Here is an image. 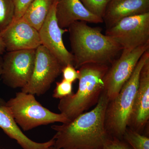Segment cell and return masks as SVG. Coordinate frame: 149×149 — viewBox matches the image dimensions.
<instances>
[{
  "mask_svg": "<svg viewBox=\"0 0 149 149\" xmlns=\"http://www.w3.org/2000/svg\"><path fill=\"white\" fill-rule=\"evenodd\" d=\"M109 100L104 92L95 107L66 123L51 127L56 131L54 146L57 149H102L112 138L105 124Z\"/></svg>",
  "mask_w": 149,
  "mask_h": 149,
  "instance_id": "obj_1",
  "label": "cell"
},
{
  "mask_svg": "<svg viewBox=\"0 0 149 149\" xmlns=\"http://www.w3.org/2000/svg\"><path fill=\"white\" fill-rule=\"evenodd\" d=\"M68 28L75 69L89 63L108 65L123 50L102 33L101 28L91 27L85 22H75Z\"/></svg>",
  "mask_w": 149,
  "mask_h": 149,
  "instance_id": "obj_2",
  "label": "cell"
},
{
  "mask_svg": "<svg viewBox=\"0 0 149 149\" xmlns=\"http://www.w3.org/2000/svg\"><path fill=\"white\" fill-rule=\"evenodd\" d=\"M108 65L89 63L78 70L79 85L76 93L61 99L58 105L61 113L70 121L96 105L104 89V79Z\"/></svg>",
  "mask_w": 149,
  "mask_h": 149,
  "instance_id": "obj_3",
  "label": "cell"
},
{
  "mask_svg": "<svg viewBox=\"0 0 149 149\" xmlns=\"http://www.w3.org/2000/svg\"><path fill=\"white\" fill-rule=\"evenodd\" d=\"M149 59V49L139 60L130 78L123 86L117 96L109 101L106 111V128L112 137L122 139L128 127L134 99L139 88L142 68Z\"/></svg>",
  "mask_w": 149,
  "mask_h": 149,
  "instance_id": "obj_4",
  "label": "cell"
},
{
  "mask_svg": "<svg viewBox=\"0 0 149 149\" xmlns=\"http://www.w3.org/2000/svg\"><path fill=\"white\" fill-rule=\"evenodd\" d=\"M14 119L24 131L55 122L66 123L70 120L64 114L50 111L37 101L35 95L18 92L5 105Z\"/></svg>",
  "mask_w": 149,
  "mask_h": 149,
  "instance_id": "obj_5",
  "label": "cell"
},
{
  "mask_svg": "<svg viewBox=\"0 0 149 149\" xmlns=\"http://www.w3.org/2000/svg\"><path fill=\"white\" fill-rule=\"evenodd\" d=\"M105 35L128 52L149 43V13L123 19L107 28Z\"/></svg>",
  "mask_w": 149,
  "mask_h": 149,
  "instance_id": "obj_6",
  "label": "cell"
},
{
  "mask_svg": "<svg viewBox=\"0 0 149 149\" xmlns=\"http://www.w3.org/2000/svg\"><path fill=\"white\" fill-rule=\"evenodd\" d=\"M58 60L42 45L36 49L35 66L29 83L22 92L36 95L45 94L61 73L63 67Z\"/></svg>",
  "mask_w": 149,
  "mask_h": 149,
  "instance_id": "obj_7",
  "label": "cell"
},
{
  "mask_svg": "<svg viewBox=\"0 0 149 149\" xmlns=\"http://www.w3.org/2000/svg\"><path fill=\"white\" fill-rule=\"evenodd\" d=\"M36 49L8 52L2 57L1 78L13 88L25 87L29 83L35 66Z\"/></svg>",
  "mask_w": 149,
  "mask_h": 149,
  "instance_id": "obj_8",
  "label": "cell"
},
{
  "mask_svg": "<svg viewBox=\"0 0 149 149\" xmlns=\"http://www.w3.org/2000/svg\"><path fill=\"white\" fill-rule=\"evenodd\" d=\"M149 49V43L128 52L122 50L117 60L113 61L104 79V92L109 101L114 99L128 80L142 56Z\"/></svg>",
  "mask_w": 149,
  "mask_h": 149,
  "instance_id": "obj_9",
  "label": "cell"
},
{
  "mask_svg": "<svg viewBox=\"0 0 149 149\" xmlns=\"http://www.w3.org/2000/svg\"><path fill=\"white\" fill-rule=\"evenodd\" d=\"M56 1L45 20L39 30L42 45L45 47L51 54L64 66L68 64L73 65V56L65 48L63 40V35L68 32L66 29L59 26L56 15Z\"/></svg>",
  "mask_w": 149,
  "mask_h": 149,
  "instance_id": "obj_10",
  "label": "cell"
},
{
  "mask_svg": "<svg viewBox=\"0 0 149 149\" xmlns=\"http://www.w3.org/2000/svg\"><path fill=\"white\" fill-rule=\"evenodd\" d=\"M8 52L36 49L42 45L39 31L22 18L0 34Z\"/></svg>",
  "mask_w": 149,
  "mask_h": 149,
  "instance_id": "obj_11",
  "label": "cell"
},
{
  "mask_svg": "<svg viewBox=\"0 0 149 149\" xmlns=\"http://www.w3.org/2000/svg\"><path fill=\"white\" fill-rule=\"evenodd\" d=\"M149 120V59L140 73L139 88L136 93L128 127L144 135Z\"/></svg>",
  "mask_w": 149,
  "mask_h": 149,
  "instance_id": "obj_12",
  "label": "cell"
},
{
  "mask_svg": "<svg viewBox=\"0 0 149 149\" xmlns=\"http://www.w3.org/2000/svg\"><path fill=\"white\" fill-rule=\"evenodd\" d=\"M56 15L59 26L62 29L68 28L76 21L96 24L104 22L102 18L85 8L80 0H56Z\"/></svg>",
  "mask_w": 149,
  "mask_h": 149,
  "instance_id": "obj_13",
  "label": "cell"
},
{
  "mask_svg": "<svg viewBox=\"0 0 149 149\" xmlns=\"http://www.w3.org/2000/svg\"><path fill=\"white\" fill-rule=\"evenodd\" d=\"M149 13V0H111L103 19L107 28L123 19Z\"/></svg>",
  "mask_w": 149,
  "mask_h": 149,
  "instance_id": "obj_14",
  "label": "cell"
},
{
  "mask_svg": "<svg viewBox=\"0 0 149 149\" xmlns=\"http://www.w3.org/2000/svg\"><path fill=\"white\" fill-rule=\"evenodd\" d=\"M0 128L10 139L15 140L23 149H49L54 145L53 137L49 141L42 143L29 139L22 132L5 106H0Z\"/></svg>",
  "mask_w": 149,
  "mask_h": 149,
  "instance_id": "obj_15",
  "label": "cell"
},
{
  "mask_svg": "<svg viewBox=\"0 0 149 149\" xmlns=\"http://www.w3.org/2000/svg\"><path fill=\"white\" fill-rule=\"evenodd\" d=\"M54 0H33L22 17L38 31L49 12Z\"/></svg>",
  "mask_w": 149,
  "mask_h": 149,
  "instance_id": "obj_16",
  "label": "cell"
},
{
  "mask_svg": "<svg viewBox=\"0 0 149 149\" xmlns=\"http://www.w3.org/2000/svg\"><path fill=\"white\" fill-rule=\"evenodd\" d=\"M122 139L130 149H149V136L137 133L128 127L124 132Z\"/></svg>",
  "mask_w": 149,
  "mask_h": 149,
  "instance_id": "obj_17",
  "label": "cell"
},
{
  "mask_svg": "<svg viewBox=\"0 0 149 149\" xmlns=\"http://www.w3.org/2000/svg\"><path fill=\"white\" fill-rule=\"evenodd\" d=\"M15 15L13 0H0V34L14 21Z\"/></svg>",
  "mask_w": 149,
  "mask_h": 149,
  "instance_id": "obj_18",
  "label": "cell"
},
{
  "mask_svg": "<svg viewBox=\"0 0 149 149\" xmlns=\"http://www.w3.org/2000/svg\"><path fill=\"white\" fill-rule=\"evenodd\" d=\"M85 8L94 15L103 19L111 0H80Z\"/></svg>",
  "mask_w": 149,
  "mask_h": 149,
  "instance_id": "obj_19",
  "label": "cell"
},
{
  "mask_svg": "<svg viewBox=\"0 0 149 149\" xmlns=\"http://www.w3.org/2000/svg\"><path fill=\"white\" fill-rule=\"evenodd\" d=\"M72 83L63 79L60 82L56 83V87L54 91L53 97L55 98L62 99L72 94Z\"/></svg>",
  "mask_w": 149,
  "mask_h": 149,
  "instance_id": "obj_20",
  "label": "cell"
},
{
  "mask_svg": "<svg viewBox=\"0 0 149 149\" xmlns=\"http://www.w3.org/2000/svg\"><path fill=\"white\" fill-rule=\"evenodd\" d=\"M33 1V0H13L15 8L14 21L18 20L22 17L25 11Z\"/></svg>",
  "mask_w": 149,
  "mask_h": 149,
  "instance_id": "obj_21",
  "label": "cell"
},
{
  "mask_svg": "<svg viewBox=\"0 0 149 149\" xmlns=\"http://www.w3.org/2000/svg\"><path fill=\"white\" fill-rule=\"evenodd\" d=\"M63 80L73 83L78 79L79 73L72 64H68L63 67L61 70Z\"/></svg>",
  "mask_w": 149,
  "mask_h": 149,
  "instance_id": "obj_22",
  "label": "cell"
},
{
  "mask_svg": "<svg viewBox=\"0 0 149 149\" xmlns=\"http://www.w3.org/2000/svg\"><path fill=\"white\" fill-rule=\"evenodd\" d=\"M102 149H130L123 139L112 137L109 139Z\"/></svg>",
  "mask_w": 149,
  "mask_h": 149,
  "instance_id": "obj_23",
  "label": "cell"
},
{
  "mask_svg": "<svg viewBox=\"0 0 149 149\" xmlns=\"http://www.w3.org/2000/svg\"><path fill=\"white\" fill-rule=\"evenodd\" d=\"M2 57L0 56V80H1V75L2 74ZM6 102L0 97V106H4Z\"/></svg>",
  "mask_w": 149,
  "mask_h": 149,
  "instance_id": "obj_24",
  "label": "cell"
},
{
  "mask_svg": "<svg viewBox=\"0 0 149 149\" xmlns=\"http://www.w3.org/2000/svg\"><path fill=\"white\" fill-rule=\"evenodd\" d=\"M6 50V46L3 41L2 38L0 35V56Z\"/></svg>",
  "mask_w": 149,
  "mask_h": 149,
  "instance_id": "obj_25",
  "label": "cell"
},
{
  "mask_svg": "<svg viewBox=\"0 0 149 149\" xmlns=\"http://www.w3.org/2000/svg\"><path fill=\"white\" fill-rule=\"evenodd\" d=\"M49 149H57L54 146H52L51 147H50L49 148Z\"/></svg>",
  "mask_w": 149,
  "mask_h": 149,
  "instance_id": "obj_26",
  "label": "cell"
},
{
  "mask_svg": "<svg viewBox=\"0 0 149 149\" xmlns=\"http://www.w3.org/2000/svg\"><path fill=\"white\" fill-rule=\"evenodd\" d=\"M54 1H55V0H54Z\"/></svg>",
  "mask_w": 149,
  "mask_h": 149,
  "instance_id": "obj_27",
  "label": "cell"
}]
</instances>
